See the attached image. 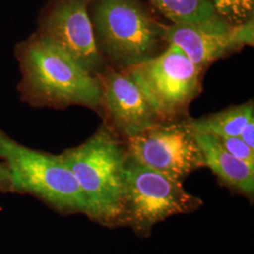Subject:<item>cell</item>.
<instances>
[{
	"label": "cell",
	"mask_w": 254,
	"mask_h": 254,
	"mask_svg": "<svg viewBox=\"0 0 254 254\" xmlns=\"http://www.w3.org/2000/svg\"><path fill=\"white\" fill-rule=\"evenodd\" d=\"M193 133L203 155L204 165L229 186L248 195L254 194V166L230 154L218 136L194 131Z\"/></svg>",
	"instance_id": "obj_11"
},
{
	"label": "cell",
	"mask_w": 254,
	"mask_h": 254,
	"mask_svg": "<svg viewBox=\"0 0 254 254\" xmlns=\"http://www.w3.org/2000/svg\"><path fill=\"white\" fill-rule=\"evenodd\" d=\"M254 19H251L245 23L231 27V39L237 49L244 46H254Z\"/></svg>",
	"instance_id": "obj_16"
},
{
	"label": "cell",
	"mask_w": 254,
	"mask_h": 254,
	"mask_svg": "<svg viewBox=\"0 0 254 254\" xmlns=\"http://www.w3.org/2000/svg\"><path fill=\"white\" fill-rule=\"evenodd\" d=\"M200 200L184 190L182 182L127 158L125 202L120 221L147 233L159 221L198 208Z\"/></svg>",
	"instance_id": "obj_5"
},
{
	"label": "cell",
	"mask_w": 254,
	"mask_h": 254,
	"mask_svg": "<svg viewBox=\"0 0 254 254\" xmlns=\"http://www.w3.org/2000/svg\"><path fill=\"white\" fill-rule=\"evenodd\" d=\"M97 77L102 88V105L122 134L127 137L136 136L159 123L143 93L125 71H104Z\"/></svg>",
	"instance_id": "obj_9"
},
{
	"label": "cell",
	"mask_w": 254,
	"mask_h": 254,
	"mask_svg": "<svg viewBox=\"0 0 254 254\" xmlns=\"http://www.w3.org/2000/svg\"><path fill=\"white\" fill-rule=\"evenodd\" d=\"M239 136L247 145L254 150V118L252 119L244 127Z\"/></svg>",
	"instance_id": "obj_18"
},
{
	"label": "cell",
	"mask_w": 254,
	"mask_h": 254,
	"mask_svg": "<svg viewBox=\"0 0 254 254\" xmlns=\"http://www.w3.org/2000/svg\"><path fill=\"white\" fill-rule=\"evenodd\" d=\"M254 118V103L249 102L204 118L190 120L188 126L194 132L218 137L239 136L246 125Z\"/></svg>",
	"instance_id": "obj_12"
},
{
	"label": "cell",
	"mask_w": 254,
	"mask_h": 254,
	"mask_svg": "<svg viewBox=\"0 0 254 254\" xmlns=\"http://www.w3.org/2000/svg\"><path fill=\"white\" fill-rule=\"evenodd\" d=\"M221 144L231 154L246 163L254 166V150L246 144L240 136L218 137Z\"/></svg>",
	"instance_id": "obj_15"
},
{
	"label": "cell",
	"mask_w": 254,
	"mask_h": 254,
	"mask_svg": "<svg viewBox=\"0 0 254 254\" xmlns=\"http://www.w3.org/2000/svg\"><path fill=\"white\" fill-rule=\"evenodd\" d=\"M127 152L135 162L183 180L204 166L200 146L188 123H157L136 136L128 137Z\"/></svg>",
	"instance_id": "obj_7"
},
{
	"label": "cell",
	"mask_w": 254,
	"mask_h": 254,
	"mask_svg": "<svg viewBox=\"0 0 254 254\" xmlns=\"http://www.w3.org/2000/svg\"><path fill=\"white\" fill-rule=\"evenodd\" d=\"M0 155L9 170L10 190L34 195L66 212L88 215V203L60 155L30 149L0 130Z\"/></svg>",
	"instance_id": "obj_4"
},
{
	"label": "cell",
	"mask_w": 254,
	"mask_h": 254,
	"mask_svg": "<svg viewBox=\"0 0 254 254\" xmlns=\"http://www.w3.org/2000/svg\"><path fill=\"white\" fill-rule=\"evenodd\" d=\"M126 73L135 81L159 120L182 114L200 89L201 70L178 46L136 64Z\"/></svg>",
	"instance_id": "obj_6"
},
{
	"label": "cell",
	"mask_w": 254,
	"mask_h": 254,
	"mask_svg": "<svg viewBox=\"0 0 254 254\" xmlns=\"http://www.w3.org/2000/svg\"><path fill=\"white\" fill-rule=\"evenodd\" d=\"M216 14L230 26L254 19V0H211Z\"/></svg>",
	"instance_id": "obj_14"
},
{
	"label": "cell",
	"mask_w": 254,
	"mask_h": 254,
	"mask_svg": "<svg viewBox=\"0 0 254 254\" xmlns=\"http://www.w3.org/2000/svg\"><path fill=\"white\" fill-rule=\"evenodd\" d=\"M173 24H196L218 16L211 0H147Z\"/></svg>",
	"instance_id": "obj_13"
},
{
	"label": "cell",
	"mask_w": 254,
	"mask_h": 254,
	"mask_svg": "<svg viewBox=\"0 0 254 254\" xmlns=\"http://www.w3.org/2000/svg\"><path fill=\"white\" fill-rule=\"evenodd\" d=\"M231 27L218 16L196 24H173L164 26V40L181 48L193 64L203 70L237 49L231 39Z\"/></svg>",
	"instance_id": "obj_10"
},
{
	"label": "cell",
	"mask_w": 254,
	"mask_h": 254,
	"mask_svg": "<svg viewBox=\"0 0 254 254\" xmlns=\"http://www.w3.org/2000/svg\"><path fill=\"white\" fill-rule=\"evenodd\" d=\"M20 99L34 108L64 109L83 106L98 109L102 88L73 57L48 39L34 33L15 45Z\"/></svg>",
	"instance_id": "obj_1"
},
{
	"label": "cell",
	"mask_w": 254,
	"mask_h": 254,
	"mask_svg": "<svg viewBox=\"0 0 254 254\" xmlns=\"http://www.w3.org/2000/svg\"><path fill=\"white\" fill-rule=\"evenodd\" d=\"M61 156L85 195L88 216L106 223L120 221L128 154L115 136L102 127L84 143L66 150Z\"/></svg>",
	"instance_id": "obj_2"
},
{
	"label": "cell",
	"mask_w": 254,
	"mask_h": 254,
	"mask_svg": "<svg viewBox=\"0 0 254 254\" xmlns=\"http://www.w3.org/2000/svg\"><path fill=\"white\" fill-rule=\"evenodd\" d=\"M93 31L101 55L123 70L155 56L164 40V26L137 0H97Z\"/></svg>",
	"instance_id": "obj_3"
},
{
	"label": "cell",
	"mask_w": 254,
	"mask_h": 254,
	"mask_svg": "<svg viewBox=\"0 0 254 254\" xmlns=\"http://www.w3.org/2000/svg\"><path fill=\"white\" fill-rule=\"evenodd\" d=\"M10 190V179L9 170L0 155V192Z\"/></svg>",
	"instance_id": "obj_17"
},
{
	"label": "cell",
	"mask_w": 254,
	"mask_h": 254,
	"mask_svg": "<svg viewBox=\"0 0 254 254\" xmlns=\"http://www.w3.org/2000/svg\"><path fill=\"white\" fill-rule=\"evenodd\" d=\"M92 0H53L37 31L62 47L84 67L97 76L105 70V59L95 42L89 13Z\"/></svg>",
	"instance_id": "obj_8"
}]
</instances>
